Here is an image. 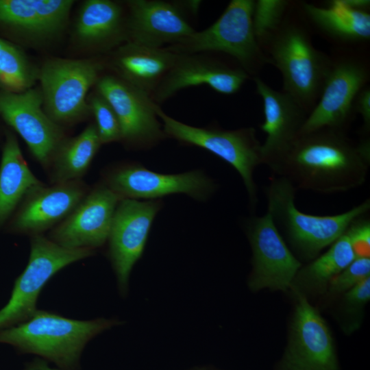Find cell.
Here are the masks:
<instances>
[{"mask_svg":"<svg viewBox=\"0 0 370 370\" xmlns=\"http://www.w3.org/2000/svg\"><path fill=\"white\" fill-rule=\"evenodd\" d=\"M103 69L94 58H50L39 67L38 82L48 116L62 126L76 123L90 114L87 101Z\"/></svg>","mask_w":370,"mask_h":370,"instance_id":"cell-4","label":"cell"},{"mask_svg":"<svg viewBox=\"0 0 370 370\" xmlns=\"http://www.w3.org/2000/svg\"><path fill=\"white\" fill-rule=\"evenodd\" d=\"M367 80L366 69L356 60H343L332 64L319 101L307 116L299 135L322 129L345 132L355 99Z\"/></svg>","mask_w":370,"mask_h":370,"instance_id":"cell-14","label":"cell"},{"mask_svg":"<svg viewBox=\"0 0 370 370\" xmlns=\"http://www.w3.org/2000/svg\"><path fill=\"white\" fill-rule=\"evenodd\" d=\"M23 370H63L60 368H51L49 366L47 361L36 358L32 361L26 364Z\"/></svg>","mask_w":370,"mask_h":370,"instance_id":"cell-35","label":"cell"},{"mask_svg":"<svg viewBox=\"0 0 370 370\" xmlns=\"http://www.w3.org/2000/svg\"><path fill=\"white\" fill-rule=\"evenodd\" d=\"M288 4L284 0L254 1L252 24L258 42L271 39L278 30L280 21Z\"/></svg>","mask_w":370,"mask_h":370,"instance_id":"cell-29","label":"cell"},{"mask_svg":"<svg viewBox=\"0 0 370 370\" xmlns=\"http://www.w3.org/2000/svg\"><path fill=\"white\" fill-rule=\"evenodd\" d=\"M291 339L280 370H338L332 335L318 311L297 294Z\"/></svg>","mask_w":370,"mask_h":370,"instance_id":"cell-17","label":"cell"},{"mask_svg":"<svg viewBox=\"0 0 370 370\" xmlns=\"http://www.w3.org/2000/svg\"><path fill=\"white\" fill-rule=\"evenodd\" d=\"M93 254L90 249L66 248L42 234L32 236L27 264L16 279L8 304L0 310V330L30 318L47 282L66 266Z\"/></svg>","mask_w":370,"mask_h":370,"instance_id":"cell-6","label":"cell"},{"mask_svg":"<svg viewBox=\"0 0 370 370\" xmlns=\"http://www.w3.org/2000/svg\"><path fill=\"white\" fill-rule=\"evenodd\" d=\"M121 199L105 184L90 190L75 209L51 229L49 238L69 249L101 247L108 241L114 212Z\"/></svg>","mask_w":370,"mask_h":370,"instance_id":"cell-15","label":"cell"},{"mask_svg":"<svg viewBox=\"0 0 370 370\" xmlns=\"http://www.w3.org/2000/svg\"><path fill=\"white\" fill-rule=\"evenodd\" d=\"M247 79L245 71L233 69L196 55H179L151 98L161 103L182 89L206 85L217 92L231 95L236 92Z\"/></svg>","mask_w":370,"mask_h":370,"instance_id":"cell-22","label":"cell"},{"mask_svg":"<svg viewBox=\"0 0 370 370\" xmlns=\"http://www.w3.org/2000/svg\"><path fill=\"white\" fill-rule=\"evenodd\" d=\"M245 224L253 255L251 288L286 291L301 267L300 261L291 251L267 212L260 217H251Z\"/></svg>","mask_w":370,"mask_h":370,"instance_id":"cell-13","label":"cell"},{"mask_svg":"<svg viewBox=\"0 0 370 370\" xmlns=\"http://www.w3.org/2000/svg\"><path fill=\"white\" fill-rule=\"evenodd\" d=\"M255 84L262 99L264 116L260 125L266 134L261 146L262 164L271 169L299 136L308 115L306 110L284 92L273 90L258 77Z\"/></svg>","mask_w":370,"mask_h":370,"instance_id":"cell-20","label":"cell"},{"mask_svg":"<svg viewBox=\"0 0 370 370\" xmlns=\"http://www.w3.org/2000/svg\"><path fill=\"white\" fill-rule=\"evenodd\" d=\"M370 299V278H367L346 291L345 301L348 308H360Z\"/></svg>","mask_w":370,"mask_h":370,"instance_id":"cell-33","label":"cell"},{"mask_svg":"<svg viewBox=\"0 0 370 370\" xmlns=\"http://www.w3.org/2000/svg\"><path fill=\"white\" fill-rule=\"evenodd\" d=\"M101 145L95 123L87 125L78 135L65 138L49 165L51 182L54 184L79 180Z\"/></svg>","mask_w":370,"mask_h":370,"instance_id":"cell-25","label":"cell"},{"mask_svg":"<svg viewBox=\"0 0 370 370\" xmlns=\"http://www.w3.org/2000/svg\"><path fill=\"white\" fill-rule=\"evenodd\" d=\"M90 114L101 144L121 140V131L117 116L110 103L95 89L87 98Z\"/></svg>","mask_w":370,"mask_h":370,"instance_id":"cell-30","label":"cell"},{"mask_svg":"<svg viewBox=\"0 0 370 370\" xmlns=\"http://www.w3.org/2000/svg\"><path fill=\"white\" fill-rule=\"evenodd\" d=\"M369 275L370 258H356L330 280V290L334 293L347 291Z\"/></svg>","mask_w":370,"mask_h":370,"instance_id":"cell-31","label":"cell"},{"mask_svg":"<svg viewBox=\"0 0 370 370\" xmlns=\"http://www.w3.org/2000/svg\"><path fill=\"white\" fill-rule=\"evenodd\" d=\"M308 17L322 30L345 41H360L370 37V15L345 5L341 0H332L321 8L304 3Z\"/></svg>","mask_w":370,"mask_h":370,"instance_id":"cell-26","label":"cell"},{"mask_svg":"<svg viewBox=\"0 0 370 370\" xmlns=\"http://www.w3.org/2000/svg\"><path fill=\"white\" fill-rule=\"evenodd\" d=\"M113 319L81 321L37 310L27 320L0 330V343L32 354L63 370H80V357L88 341L117 325Z\"/></svg>","mask_w":370,"mask_h":370,"instance_id":"cell-2","label":"cell"},{"mask_svg":"<svg viewBox=\"0 0 370 370\" xmlns=\"http://www.w3.org/2000/svg\"><path fill=\"white\" fill-rule=\"evenodd\" d=\"M367 215L354 219L345 232L356 258L370 257V219Z\"/></svg>","mask_w":370,"mask_h":370,"instance_id":"cell-32","label":"cell"},{"mask_svg":"<svg viewBox=\"0 0 370 370\" xmlns=\"http://www.w3.org/2000/svg\"><path fill=\"white\" fill-rule=\"evenodd\" d=\"M195 370H207V369H195Z\"/></svg>","mask_w":370,"mask_h":370,"instance_id":"cell-37","label":"cell"},{"mask_svg":"<svg viewBox=\"0 0 370 370\" xmlns=\"http://www.w3.org/2000/svg\"><path fill=\"white\" fill-rule=\"evenodd\" d=\"M95 90L114 110L126 145L147 149L166 137L155 112L156 103L149 95L113 75L101 76Z\"/></svg>","mask_w":370,"mask_h":370,"instance_id":"cell-12","label":"cell"},{"mask_svg":"<svg viewBox=\"0 0 370 370\" xmlns=\"http://www.w3.org/2000/svg\"><path fill=\"white\" fill-rule=\"evenodd\" d=\"M128 40L151 48L175 45L195 30L176 3L164 1H125Z\"/></svg>","mask_w":370,"mask_h":370,"instance_id":"cell-19","label":"cell"},{"mask_svg":"<svg viewBox=\"0 0 370 370\" xmlns=\"http://www.w3.org/2000/svg\"><path fill=\"white\" fill-rule=\"evenodd\" d=\"M354 106L356 112L359 113L363 121V129L365 132L370 130V89L362 88L357 95Z\"/></svg>","mask_w":370,"mask_h":370,"instance_id":"cell-34","label":"cell"},{"mask_svg":"<svg viewBox=\"0 0 370 370\" xmlns=\"http://www.w3.org/2000/svg\"><path fill=\"white\" fill-rule=\"evenodd\" d=\"M162 206L160 199H121L108 236V257L122 294L127 291L131 271L143 252L153 221Z\"/></svg>","mask_w":370,"mask_h":370,"instance_id":"cell-10","label":"cell"},{"mask_svg":"<svg viewBox=\"0 0 370 370\" xmlns=\"http://www.w3.org/2000/svg\"><path fill=\"white\" fill-rule=\"evenodd\" d=\"M356 256L345 232L334 242L327 251L300 268L297 273L304 282L323 286L340 273Z\"/></svg>","mask_w":370,"mask_h":370,"instance_id":"cell-28","label":"cell"},{"mask_svg":"<svg viewBox=\"0 0 370 370\" xmlns=\"http://www.w3.org/2000/svg\"><path fill=\"white\" fill-rule=\"evenodd\" d=\"M75 47L104 53L127 42L126 16L121 5L110 0H86L79 8L71 29Z\"/></svg>","mask_w":370,"mask_h":370,"instance_id":"cell-21","label":"cell"},{"mask_svg":"<svg viewBox=\"0 0 370 370\" xmlns=\"http://www.w3.org/2000/svg\"><path fill=\"white\" fill-rule=\"evenodd\" d=\"M73 0H0V25L30 47L57 41L66 30Z\"/></svg>","mask_w":370,"mask_h":370,"instance_id":"cell-16","label":"cell"},{"mask_svg":"<svg viewBox=\"0 0 370 370\" xmlns=\"http://www.w3.org/2000/svg\"><path fill=\"white\" fill-rule=\"evenodd\" d=\"M0 116L23 139L37 161L49 168L66 137L62 126L45 111L39 86L21 92L0 90Z\"/></svg>","mask_w":370,"mask_h":370,"instance_id":"cell-9","label":"cell"},{"mask_svg":"<svg viewBox=\"0 0 370 370\" xmlns=\"http://www.w3.org/2000/svg\"><path fill=\"white\" fill-rule=\"evenodd\" d=\"M177 57L166 48L127 41L114 49L111 63L116 76L151 97Z\"/></svg>","mask_w":370,"mask_h":370,"instance_id":"cell-23","label":"cell"},{"mask_svg":"<svg viewBox=\"0 0 370 370\" xmlns=\"http://www.w3.org/2000/svg\"><path fill=\"white\" fill-rule=\"evenodd\" d=\"M369 166V139L354 143L345 132L322 129L299 135L271 170L297 189L332 194L363 185Z\"/></svg>","mask_w":370,"mask_h":370,"instance_id":"cell-1","label":"cell"},{"mask_svg":"<svg viewBox=\"0 0 370 370\" xmlns=\"http://www.w3.org/2000/svg\"><path fill=\"white\" fill-rule=\"evenodd\" d=\"M104 184L121 199L147 200L183 193L204 201L216 188L213 181L200 171L164 174L137 164H127L110 170L106 175Z\"/></svg>","mask_w":370,"mask_h":370,"instance_id":"cell-11","label":"cell"},{"mask_svg":"<svg viewBox=\"0 0 370 370\" xmlns=\"http://www.w3.org/2000/svg\"><path fill=\"white\" fill-rule=\"evenodd\" d=\"M39 67L19 46L0 38V90L21 92L35 86Z\"/></svg>","mask_w":370,"mask_h":370,"instance_id":"cell-27","label":"cell"},{"mask_svg":"<svg viewBox=\"0 0 370 370\" xmlns=\"http://www.w3.org/2000/svg\"><path fill=\"white\" fill-rule=\"evenodd\" d=\"M297 188L288 180L275 175L265 188L267 212L277 230L307 259L315 258L345 234L356 218L369 213L367 199L350 210L334 215H314L299 210L295 204Z\"/></svg>","mask_w":370,"mask_h":370,"instance_id":"cell-3","label":"cell"},{"mask_svg":"<svg viewBox=\"0 0 370 370\" xmlns=\"http://www.w3.org/2000/svg\"><path fill=\"white\" fill-rule=\"evenodd\" d=\"M271 40L270 53L282 73L284 92L306 110L320 96L332 64L298 27H286Z\"/></svg>","mask_w":370,"mask_h":370,"instance_id":"cell-8","label":"cell"},{"mask_svg":"<svg viewBox=\"0 0 370 370\" xmlns=\"http://www.w3.org/2000/svg\"><path fill=\"white\" fill-rule=\"evenodd\" d=\"M43 184L29 169L16 136L6 130L0 161V228L7 223L25 196Z\"/></svg>","mask_w":370,"mask_h":370,"instance_id":"cell-24","label":"cell"},{"mask_svg":"<svg viewBox=\"0 0 370 370\" xmlns=\"http://www.w3.org/2000/svg\"><path fill=\"white\" fill-rule=\"evenodd\" d=\"M155 112L166 135L212 153L236 170L245 186L251 205L258 202L254 170L262 164L261 146L254 127L234 130L201 128L186 125L165 114L156 104Z\"/></svg>","mask_w":370,"mask_h":370,"instance_id":"cell-5","label":"cell"},{"mask_svg":"<svg viewBox=\"0 0 370 370\" xmlns=\"http://www.w3.org/2000/svg\"><path fill=\"white\" fill-rule=\"evenodd\" d=\"M87 194L79 180L32 189L7 222L10 233L42 234L63 221Z\"/></svg>","mask_w":370,"mask_h":370,"instance_id":"cell-18","label":"cell"},{"mask_svg":"<svg viewBox=\"0 0 370 370\" xmlns=\"http://www.w3.org/2000/svg\"><path fill=\"white\" fill-rule=\"evenodd\" d=\"M253 0H232L209 27L195 31L179 42L165 47L179 55L218 51L236 58L248 71L262 63L263 56L255 37Z\"/></svg>","mask_w":370,"mask_h":370,"instance_id":"cell-7","label":"cell"},{"mask_svg":"<svg viewBox=\"0 0 370 370\" xmlns=\"http://www.w3.org/2000/svg\"><path fill=\"white\" fill-rule=\"evenodd\" d=\"M342 2L355 10L367 12V9L369 8V0H341Z\"/></svg>","mask_w":370,"mask_h":370,"instance_id":"cell-36","label":"cell"}]
</instances>
